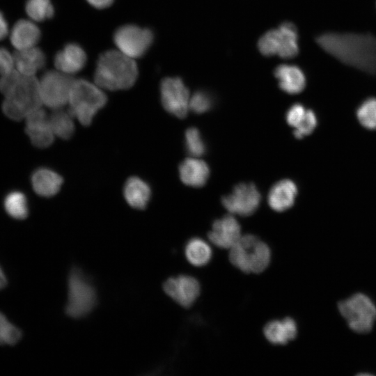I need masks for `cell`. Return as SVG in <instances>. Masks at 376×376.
<instances>
[{
	"instance_id": "6da1fadb",
	"label": "cell",
	"mask_w": 376,
	"mask_h": 376,
	"mask_svg": "<svg viewBox=\"0 0 376 376\" xmlns=\"http://www.w3.org/2000/svg\"><path fill=\"white\" fill-rule=\"evenodd\" d=\"M318 45L342 63L376 75V36L371 33L326 32Z\"/></svg>"
},
{
	"instance_id": "7a4b0ae2",
	"label": "cell",
	"mask_w": 376,
	"mask_h": 376,
	"mask_svg": "<svg viewBox=\"0 0 376 376\" xmlns=\"http://www.w3.org/2000/svg\"><path fill=\"white\" fill-rule=\"evenodd\" d=\"M138 68L133 58L119 50H108L97 59L94 74L95 83L110 91L131 88L136 81Z\"/></svg>"
},
{
	"instance_id": "3957f363",
	"label": "cell",
	"mask_w": 376,
	"mask_h": 376,
	"mask_svg": "<svg viewBox=\"0 0 376 376\" xmlns=\"http://www.w3.org/2000/svg\"><path fill=\"white\" fill-rule=\"evenodd\" d=\"M42 104L38 80L35 76L20 73L11 90L5 95L2 111L8 118L21 120Z\"/></svg>"
},
{
	"instance_id": "277c9868",
	"label": "cell",
	"mask_w": 376,
	"mask_h": 376,
	"mask_svg": "<svg viewBox=\"0 0 376 376\" xmlns=\"http://www.w3.org/2000/svg\"><path fill=\"white\" fill-rule=\"evenodd\" d=\"M107 101L106 95L96 84L83 79H75L68 102L69 111L80 123L87 126Z\"/></svg>"
},
{
	"instance_id": "5b68a950",
	"label": "cell",
	"mask_w": 376,
	"mask_h": 376,
	"mask_svg": "<svg viewBox=\"0 0 376 376\" xmlns=\"http://www.w3.org/2000/svg\"><path fill=\"white\" fill-rule=\"evenodd\" d=\"M230 249V261L245 273H260L269 264V246L253 235L241 236Z\"/></svg>"
},
{
	"instance_id": "8992f818",
	"label": "cell",
	"mask_w": 376,
	"mask_h": 376,
	"mask_svg": "<svg viewBox=\"0 0 376 376\" xmlns=\"http://www.w3.org/2000/svg\"><path fill=\"white\" fill-rule=\"evenodd\" d=\"M258 48L265 56L277 54L285 59L294 58L299 53L297 27L285 22L278 29L269 30L260 38Z\"/></svg>"
},
{
	"instance_id": "52a82bcc",
	"label": "cell",
	"mask_w": 376,
	"mask_h": 376,
	"mask_svg": "<svg viewBox=\"0 0 376 376\" xmlns=\"http://www.w3.org/2000/svg\"><path fill=\"white\" fill-rule=\"evenodd\" d=\"M340 313L354 331L365 334L370 331L376 320V306L365 294L358 292L340 301Z\"/></svg>"
},
{
	"instance_id": "ba28073f",
	"label": "cell",
	"mask_w": 376,
	"mask_h": 376,
	"mask_svg": "<svg viewBox=\"0 0 376 376\" xmlns=\"http://www.w3.org/2000/svg\"><path fill=\"white\" fill-rule=\"evenodd\" d=\"M96 301L94 287L79 269H72L68 277L67 315L74 318L85 316L92 311Z\"/></svg>"
},
{
	"instance_id": "9c48e42d",
	"label": "cell",
	"mask_w": 376,
	"mask_h": 376,
	"mask_svg": "<svg viewBox=\"0 0 376 376\" xmlns=\"http://www.w3.org/2000/svg\"><path fill=\"white\" fill-rule=\"evenodd\" d=\"M74 79L58 70H49L38 80L42 104L53 109H61L69 102Z\"/></svg>"
},
{
	"instance_id": "30bf717a",
	"label": "cell",
	"mask_w": 376,
	"mask_h": 376,
	"mask_svg": "<svg viewBox=\"0 0 376 376\" xmlns=\"http://www.w3.org/2000/svg\"><path fill=\"white\" fill-rule=\"evenodd\" d=\"M154 39L152 31L136 25L126 24L114 33L113 41L118 50L132 58L143 56L151 46Z\"/></svg>"
},
{
	"instance_id": "8fae6325",
	"label": "cell",
	"mask_w": 376,
	"mask_h": 376,
	"mask_svg": "<svg viewBox=\"0 0 376 376\" xmlns=\"http://www.w3.org/2000/svg\"><path fill=\"white\" fill-rule=\"evenodd\" d=\"M162 104L169 113L182 118L189 109V93L179 77H166L160 84Z\"/></svg>"
},
{
	"instance_id": "7c38bea8",
	"label": "cell",
	"mask_w": 376,
	"mask_h": 376,
	"mask_svg": "<svg viewBox=\"0 0 376 376\" xmlns=\"http://www.w3.org/2000/svg\"><path fill=\"white\" fill-rule=\"evenodd\" d=\"M261 196L252 183H241L234 187L232 192L223 197L224 207L232 214L240 216L252 214L258 207Z\"/></svg>"
},
{
	"instance_id": "4fadbf2b",
	"label": "cell",
	"mask_w": 376,
	"mask_h": 376,
	"mask_svg": "<svg viewBox=\"0 0 376 376\" xmlns=\"http://www.w3.org/2000/svg\"><path fill=\"white\" fill-rule=\"evenodd\" d=\"M24 119L25 132L34 146L45 148L52 145L55 135L49 119L41 107L31 111Z\"/></svg>"
},
{
	"instance_id": "5bb4252c",
	"label": "cell",
	"mask_w": 376,
	"mask_h": 376,
	"mask_svg": "<svg viewBox=\"0 0 376 376\" xmlns=\"http://www.w3.org/2000/svg\"><path fill=\"white\" fill-rule=\"evenodd\" d=\"M164 292L180 306H191L200 294L198 281L192 276L180 275L172 277L164 284Z\"/></svg>"
},
{
	"instance_id": "9a60e30c",
	"label": "cell",
	"mask_w": 376,
	"mask_h": 376,
	"mask_svg": "<svg viewBox=\"0 0 376 376\" xmlns=\"http://www.w3.org/2000/svg\"><path fill=\"white\" fill-rule=\"evenodd\" d=\"M241 236L240 225L232 215H226L214 221L208 233L210 240L221 249H230Z\"/></svg>"
},
{
	"instance_id": "2e32d148",
	"label": "cell",
	"mask_w": 376,
	"mask_h": 376,
	"mask_svg": "<svg viewBox=\"0 0 376 376\" xmlns=\"http://www.w3.org/2000/svg\"><path fill=\"white\" fill-rule=\"evenodd\" d=\"M87 57L84 49L77 43H68L54 56L57 70L68 75L77 73L85 66Z\"/></svg>"
},
{
	"instance_id": "e0dca14e",
	"label": "cell",
	"mask_w": 376,
	"mask_h": 376,
	"mask_svg": "<svg viewBox=\"0 0 376 376\" xmlns=\"http://www.w3.org/2000/svg\"><path fill=\"white\" fill-rule=\"evenodd\" d=\"M274 75L282 91L290 94H297L306 86L305 75L298 66L281 64L276 67Z\"/></svg>"
},
{
	"instance_id": "ac0fdd59",
	"label": "cell",
	"mask_w": 376,
	"mask_h": 376,
	"mask_svg": "<svg viewBox=\"0 0 376 376\" xmlns=\"http://www.w3.org/2000/svg\"><path fill=\"white\" fill-rule=\"evenodd\" d=\"M34 191L42 197H51L57 194L63 184L62 177L46 167L36 169L31 178Z\"/></svg>"
},
{
	"instance_id": "d6986e66",
	"label": "cell",
	"mask_w": 376,
	"mask_h": 376,
	"mask_svg": "<svg viewBox=\"0 0 376 376\" xmlns=\"http://www.w3.org/2000/svg\"><path fill=\"white\" fill-rule=\"evenodd\" d=\"M15 68L22 75L35 76L45 65L44 52L38 47L17 50L13 54Z\"/></svg>"
},
{
	"instance_id": "ffe728a7",
	"label": "cell",
	"mask_w": 376,
	"mask_h": 376,
	"mask_svg": "<svg viewBox=\"0 0 376 376\" xmlns=\"http://www.w3.org/2000/svg\"><path fill=\"white\" fill-rule=\"evenodd\" d=\"M297 194V185L293 181L281 180L269 190L267 197L269 205L275 211L283 212L292 206Z\"/></svg>"
},
{
	"instance_id": "44dd1931",
	"label": "cell",
	"mask_w": 376,
	"mask_h": 376,
	"mask_svg": "<svg viewBox=\"0 0 376 376\" xmlns=\"http://www.w3.org/2000/svg\"><path fill=\"white\" fill-rule=\"evenodd\" d=\"M40 36L39 28L33 22L19 19L13 26L10 38L17 50H22L36 47Z\"/></svg>"
},
{
	"instance_id": "7402d4cb",
	"label": "cell",
	"mask_w": 376,
	"mask_h": 376,
	"mask_svg": "<svg viewBox=\"0 0 376 376\" xmlns=\"http://www.w3.org/2000/svg\"><path fill=\"white\" fill-rule=\"evenodd\" d=\"M179 174L181 180L185 185L200 187L207 182L210 170L207 164L196 158L185 159L180 165Z\"/></svg>"
},
{
	"instance_id": "603a6c76",
	"label": "cell",
	"mask_w": 376,
	"mask_h": 376,
	"mask_svg": "<svg viewBox=\"0 0 376 376\" xmlns=\"http://www.w3.org/2000/svg\"><path fill=\"white\" fill-rule=\"evenodd\" d=\"M297 334V324L290 318L270 321L264 327L265 336L274 345H285L295 338Z\"/></svg>"
},
{
	"instance_id": "cb8c5ba5",
	"label": "cell",
	"mask_w": 376,
	"mask_h": 376,
	"mask_svg": "<svg viewBox=\"0 0 376 376\" xmlns=\"http://www.w3.org/2000/svg\"><path fill=\"white\" fill-rule=\"evenodd\" d=\"M127 203L135 209H144L151 196V189L146 182L138 177H131L123 189Z\"/></svg>"
},
{
	"instance_id": "d4e9b609",
	"label": "cell",
	"mask_w": 376,
	"mask_h": 376,
	"mask_svg": "<svg viewBox=\"0 0 376 376\" xmlns=\"http://www.w3.org/2000/svg\"><path fill=\"white\" fill-rule=\"evenodd\" d=\"M3 207L10 217L17 220H23L29 215L27 197L19 190H13L6 195Z\"/></svg>"
},
{
	"instance_id": "484cf974",
	"label": "cell",
	"mask_w": 376,
	"mask_h": 376,
	"mask_svg": "<svg viewBox=\"0 0 376 376\" xmlns=\"http://www.w3.org/2000/svg\"><path fill=\"white\" fill-rule=\"evenodd\" d=\"M185 255L193 265L200 267L208 263L212 257L210 246L201 238L191 239L185 246Z\"/></svg>"
},
{
	"instance_id": "4316f807",
	"label": "cell",
	"mask_w": 376,
	"mask_h": 376,
	"mask_svg": "<svg viewBox=\"0 0 376 376\" xmlns=\"http://www.w3.org/2000/svg\"><path fill=\"white\" fill-rule=\"evenodd\" d=\"M73 116L70 112L61 109L55 111L49 118L52 131L55 136L63 139H70L75 131Z\"/></svg>"
},
{
	"instance_id": "83f0119b",
	"label": "cell",
	"mask_w": 376,
	"mask_h": 376,
	"mask_svg": "<svg viewBox=\"0 0 376 376\" xmlns=\"http://www.w3.org/2000/svg\"><path fill=\"white\" fill-rule=\"evenodd\" d=\"M25 10L29 17L36 22L52 17L54 7L50 0H27Z\"/></svg>"
},
{
	"instance_id": "f1b7e54d",
	"label": "cell",
	"mask_w": 376,
	"mask_h": 376,
	"mask_svg": "<svg viewBox=\"0 0 376 376\" xmlns=\"http://www.w3.org/2000/svg\"><path fill=\"white\" fill-rule=\"evenodd\" d=\"M359 123L370 130H376V97H368L357 109Z\"/></svg>"
},
{
	"instance_id": "f546056e",
	"label": "cell",
	"mask_w": 376,
	"mask_h": 376,
	"mask_svg": "<svg viewBox=\"0 0 376 376\" xmlns=\"http://www.w3.org/2000/svg\"><path fill=\"white\" fill-rule=\"evenodd\" d=\"M22 333L0 312V345H15L22 338Z\"/></svg>"
},
{
	"instance_id": "4dcf8cb0",
	"label": "cell",
	"mask_w": 376,
	"mask_h": 376,
	"mask_svg": "<svg viewBox=\"0 0 376 376\" xmlns=\"http://www.w3.org/2000/svg\"><path fill=\"white\" fill-rule=\"evenodd\" d=\"M185 148L191 156L198 157L205 152V145L198 129L191 127L185 135Z\"/></svg>"
},
{
	"instance_id": "1f68e13d",
	"label": "cell",
	"mask_w": 376,
	"mask_h": 376,
	"mask_svg": "<svg viewBox=\"0 0 376 376\" xmlns=\"http://www.w3.org/2000/svg\"><path fill=\"white\" fill-rule=\"evenodd\" d=\"M213 104L212 96L204 91H196L189 100V109L196 113L209 111Z\"/></svg>"
},
{
	"instance_id": "d6a6232c",
	"label": "cell",
	"mask_w": 376,
	"mask_h": 376,
	"mask_svg": "<svg viewBox=\"0 0 376 376\" xmlns=\"http://www.w3.org/2000/svg\"><path fill=\"white\" fill-rule=\"evenodd\" d=\"M317 125V117L311 109H307L301 122L295 127L294 135L297 139L303 138L310 134Z\"/></svg>"
},
{
	"instance_id": "836d02e7",
	"label": "cell",
	"mask_w": 376,
	"mask_h": 376,
	"mask_svg": "<svg viewBox=\"0 0 376 376\" xmlns=\"http://www.w3.org/2000/svg\"><path fill=\"white\" fill-rule=\"evenodd\" d=\"M307 109L301 104H293L287 111L286 120L288 123L296 127L304 119Z\"/></svg>"
},
{
	"instance_id": "e575fe53",
	"label": "cell",
	"mask_w": 376,
	"mask_h": 376,
	"mask_svg": "<svg viewBox=\"0 0 376 376\" xmlns=\"http://www.w3.org/2000/svg\"><path fill=\"white\" fill-rule=\"evenodd\" d=\"M14 68L13 55L6 48L0 47V77L10 72Z\"/></svg>"
},
{
	"instance_id": "d590c367",
	"label": "cell",
	"mask_w": 376,
	"mask_h": 376,
	"mask_svg": "<svg viewBox=\"0 0 376 376\" xmlns=\"http://www.w3.org/2000/svg\"><path fill=\"white\" fill-rule=\"evenodd\" d=\"M86 1L95 8L104 9L110 6L113 0H86Z\"/></svg>"
},
{
	"instance_id": "8d00e7d4",
	"label": "cell",
	"mask_w": 376,
	"mask_h": 376,
	"mask_svg": "<svg viewBox=\"0 0 376 376\" xmlns=\"http://www.w3.org/2000/svg\"><path fill=\"white\" fill-rule=\"evenodd\" d=\"M8 33V23L3 15L0 11V40L4 39Z\"/></svg>"
},
{
	"instance_id": "74e56055",
	"label": "cell",
	"mask_w": 376,
	"mask_h": 376,
	"mask_svg": "<svg viewBox=\"0 0 376 376\" xmlns=\"http://www.w3.org/2000/svg\"><path fill=\"white\" fill-rule=\"evenodd\" d=\"M8 285V280L7 278L0 267V290H3L4 288H6Z\"/></svg>"
}]
</instances>
